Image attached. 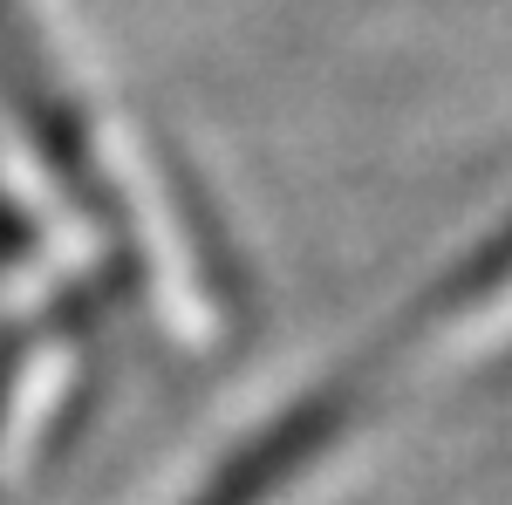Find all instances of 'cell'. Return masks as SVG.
<instances>
[{
  "label": "cell",
  "instance_id": "6da1fadb",
  "mask_svg": "<svg viewBox=\"0 0 512 505\" xmlns=\"http://www.w3.org/2000/svg\"><path fill=\"white\" fill-rule=\"evenodd\" d=\"M506 280H512V226H506V233H492L485 246H472V260H458V267L444 273V280H437L431 294L396 321L376 349L355 355L335 383H321L315 396H301L280 424H267L246 451H233V465L219 471L192 505H267L294 471L315 465L321 451H328V444H335V437H342V430H349L355 417H362V410L396 383V369L410 362V349H424L437 328H451L458 314H472L478 301H485V294H499Z\"/></svg>",
  "mask_w": 512,
  "mask_h": 505
},
{
  "label": "cell",
  "instance_id": "3957f363",
  "mask_svg": "<svg viewBox=\"0 0 512 505\" xmlns=\"http://www.w3.org/2000/svg\"><path fill=\"white\" fill-rule=\"evenodd\" d=\"M21 376V335H0V424H7V389Z\"/></svg>",
  "mask_w": 512,
  "mask_h": 505
},
{
  "label": "cell",
  "instance_id": "7a4b0ae2",
  "mask_svg": "<svg viewBox=\"0 0 512 505\" xmlns=\"http://www.w3.org/2000/svg\"><path fill=\"white\" fill-rule=\"evenodd\" d=\"M0 76H7L14 110H21L28 130H35L48 171H55L62 192L82 205V219H96V226L110 233V253H117V260H137V233H130V212H123L117 185H110V171H103V157H96V137H89L82 117L69 110L62 82L48 76V62H41V48L14 28L7 0H0Z\"/></svg>",
  "mask_w": 512,
  "mask_h": 505
}]
</instances>
